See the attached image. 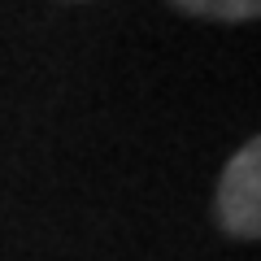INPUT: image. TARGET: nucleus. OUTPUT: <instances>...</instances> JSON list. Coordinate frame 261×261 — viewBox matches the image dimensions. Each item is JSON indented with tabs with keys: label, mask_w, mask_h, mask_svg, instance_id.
I'll use <instances>...</instances> for the list:
<instances>
[{
	"label": "nucleus",
	"mask_w": 261,
	"mask_h": 261,
	"mask_svg": "<svg viewBox=\"0 0 261 261\" xmlns=\"http://www.w3.org/2000/svg\"><path fill=\"white\" fill-rule=\"evenodd\" d=\"M214 218L235 240H261V135H252L218 178Z\"/></svg>",
	"instance_id": "1"
},
{
	"label": "nucleus",
	"mask_w": 261,
	"mask_h": 261,
	"mask_svg": "<svg viewBox=\"0 0 261 261\" xmlns=\"http://www.w3.org/2000/svg\"><path fill=\"white\" fill-rule=\"evenodd\" d=\"M178 13L192 18H209V22H252L261 18V0H170Z\"/></svg>",
	"instance_id": "2"
}]
</instances>
